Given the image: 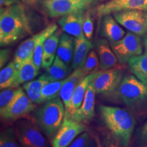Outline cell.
Instances as JSON below:
<instances>
[{
  "label": "cell",
  "mask_w": 147,
  "mask_h": 147,
  "mask_svg": "<svg viewBox=\"0 0 147 147\" xmlns=\"http://www.w3.org/2000/svg\"><path fill=\"white\" fill-rule=\"evenodd\" d=\"M33 23L24 3L0 9V45L7 47L32 34Z\"/></svg>",
  "instance_id": "6da1fadb"
},
{
  "label": "cell",
  "mask_w": 147,
  "mask_h": 147,
  "mask_svg": "<svg viewBox=\"0 0 147 147\" xmlns=\"http://www.w3.org/2000/svg\"><path fill=\"white\" fill-rule=\"evenodd\" d=\"M99 110L104 123L117 145L120 147L127 146L136 125L133 115L127 110L119 107L100 106Z\"/></svg>",
  "instance_id": "7a4b0ae2"
},
{
  "label": "cell",
  "mask_w": 147,
  "mask_h": 147,
  "mask_svg": "<svg viewBox=\"0 0 147 147\" xmlns=\"http://www.w3.org/2000/svg\"><path fill=\"white\" fill-rule=\"evenodd\" d=\"M65 108L59 97L45 102L34 113L37 125L49 138H53L65 119Z\"/></svg>",
  "instance_id": "3957f363"
},
{
  "label": "cell",
  "mask_w": 147,
  "mask_h": 147,
  "mask_svg": "<svg viewBox=\"0 0 147 147\" xmlns=\"http://www.w3.org/2000/svg\"><path fill=\"white\" fill-rule=\"evenodd\" d=\"M123 102L131 108H136L147 103V86L133 75L123 78L118 89Z\"/></svg>",
  "instance_id": "277c9868"
},
{
  "label": "cell",
  "mask_w": 147,
  "mask_h": 147,
  "mask_svg": "<svg viewBox=\"0 0 147 147\" xmlns=\"http://www.w3.org/2000/svg\"><path fill=\"white\" fill-rule=\"evenodd\" d=\"M14 129L23 147H51L36 121L20 119L14 123Z\"/></svg>",
  "instance_id": "5b68a950"
},
{
  "label": "cell",
  "mask_w": 147,
  "mask_h": 147,
  "mask_svg": "<svg viewBox=\"0 0 147 147\" xmlns=\"http://www.w3.org/2000/svg\"><path fill=\"white\" fill-rule=\"evenodd\" d=\"M110 47L121 64L128 63L130 59L142 54L143 45L140 37L132 32L127 33L118 42L110 43Z\"/></svg>",
  "instance_id": "8992f818"
},
{
  "label": "cell",
  "mask_w": 147,
  "mask_h": 147,
  "mask_svg": "<svg viewBox=\"0 0 147 147\" xmlns=\"http://www.w3.org/2000/svg\"><path fill=\"white\" fill-rule=\"evenodd\" d=\"M117 23L128 29L130 32L145 36L147 34V24L145 11L127 10L119 11L113 14Z\"/></svg>",
  "instance_id": "52a82bcc"
},
{
  "label": "cell",
  "mask_w": 147,
  "mask_h": 147,
  "mask_svg": "<svg viewBox=\"0 0 147 147\" xmlns=\"http://www.w3.org/2000/svg\"><path fill=\"white\" fill-rule=\"evenodd\" d=\"M34 103L29 99L23 89L18 88L15 96L8 107L1 113V118L5 120L16 121L22 119L33 111Z\"/></svg>",
  "instance_id": "ba28073f"
},
{
  "label": "cell",
  "mask_w": 147,
  "mask_h": 147,
  "mask_svg": "<svg viewBox=\"0 0 147 147\" xmlns=\"http://www.w3.org/2000/svg\"><path fill=\"white\" fill-rule=\"evenodd\" d=\"M123 80V71L118 68L97 71L93 80L97 94L111 93L118 89Z\"/></svg>",
  "instance_id": "9c48e42d"
},
{
  "label": "cell",
  "mask_w": 147,
  "mask_h": 147,
  "mask_svg": "<svg viewBox=\"0 0 147 147\" xmlns=\"http://www.w3.org/2000/svg\"><path fill=\"white\" fill-rule=\"evenodd\" d=\"M84 123L69 119H64L63 123L53 138L51 147H67L85 131Z\"/></svg>",
  "instance_id": "30bf717a"
},
{
  "label": "cell",
  "mask_w": 147,
  "mask_h": 147,
  "mask_svg": "<svg viewBox=\"0 0 147 147\" xmlns=\"http://www.w3.org/2000/svg\"><path fill=\"white\" fill-rule=\"evenodd\" d=\"M139 10L147 11V0H110L95 8V13L99 17L113 14L119 11Z\"/></svg>",
  "instance_id": "8fae6325"
},
{
  "label": "cell",
  "mask_w": 147,
  "mask_h": 147,
  "mask_svg": "<svg viewBox=\"0 0 147 147\" xmlns=\"http://www.w3.org/2000/svg\"><path fill=\"white\" fill-rule=\"evenodd\" d=\"M42 5L51 18L61 17L77 12H84L87 8L73 0H42Z\"/></svg>",
  "instance_id": "7c38bea8"
},
{
  "label": "cell",
  "mask_w": 147,
  "mask_h": 147,
  "mask_svg": "<svg viewBox=\"0 0 147 147\" xmlns=\"http://www.w3.org/2000/svg\"><path fill=\"white\" fill-rule=\"evenodd\" d=\"M95 93H96L92 81L88 87L81 106L69 119L81 123L91 120L95 115Z\"/></svg>",
  "instance_id": "4fadbf2b"
},
{
  "label": "cell",
  "mask_w": 147,
  "mask_h": 147,
  "mask_svg": "<svg viewBox=\"0 0 147 147\" xmlns=\"http://www.w3.org/2000/svg\"><path fill=\"white\" fill-rule=\"evenodd\" d=\"M95 74H96V72L91 74H89L84 77V78L78 84L74 92L72 97H71L68 108L65 109V119H70L71 116L76 113L81 106L88 87L94 79Z\"/></svg>",
  "instance_id": "5bb4252c"
},
{
  "label": "cell",
  "mask_w": 147,
  "mask_h": 147,
  "mask_svg": "<svg viewBox=\"0 0 147 147\" xmlns=\"http://www.w3.org/2000/svg\"><path fill=\"white\" fill-rule=\"evenodd\" d=\"M84 14V12H77L61 16L57 23L64 32L78 38L84 35L82 30Z\"/></svg>",
  "instance_id": "9a60e30c"
},
{
  "label": "cell",
  "mask_w": 147,
  "mask_h": 147,
  "mask_svg": "<svg viewBox=\"0 0 147 147\" xmlns=\"http://www.w3.org/2000/svg\"><path fill=\"white\" fill-rule=\"evenodd\" d=\"M97 56L100 61L101 70L115 68L118 63L117 56L106 39H99L95 44Z\"/></svg>",
  "instance_id": "2e32d148"
},
{
  "label": "cell",
  "mask_w": 147,
  "mask_h": 147,
  "mask_svg": "<svg viewBox=\"0 0 147 147\" xmlns=\"http://www.w3.org/2000/svg\"><path fill=\"white\" fill-rule=\"evenodd\" d=\"M101 35L106 38L110 43H114L122 39L125 36V32L112 14H107L102 17Z\"/></svg>",
  "instance_id": "e0dca14e"
},
{
  "label": "cell",
  "mask_w": 147,
  "mask_h": 147,
  "mask_svg": "<svg viewBox=\"0 0 147 147\" xmlns=\"http://www.w3.org/2000/svg\"><path fill=\"white\" fill-rule=\"evenodd\" d=\"M93 48L91 42L84 35L74 39V51L72 59L71 68L74 70L83 67L88 55Z\"/></svg>",
  "instance_id": "ac0fdd59"
},
{
  "label": "cell",
  "mask_w": 147,
  "mask_h": 147,
  "mask_svg": "<svg viewBox=\"0 0 147 147\" xmlns=\"http://www.w3.org/2000/svg\"><path fill=\"white\" fill-rule=\"evenodd\" d=\"M84 77L85 76H84L82 68H78L74 70L73 72L65 78L59 93V96L63 101L65 109L68 108L74 92Z\"/></svg>",
  "instance_id": "d6986e66"
},
{
  "label": "cell",
  "mask_w": 147,
  "mask_h": 147,
  "mask_svg": "<svg viewBox=\"0 0 147 147\" xmlns=\"http://www.w3.org/2000/svg\"><path fill=\"white\" fill-rule=\"evenodd\" d=\"M62 33L61 30L57 29L55 33L49 37L44 44L43 57L42 67L47 69L52 65L56 57L57 48Z\"/></svg>",
  "instance_id": "ffe728a7"
},
{
  "label": "cell",
  "mask_w": 147,
  "mask_h": 147,
  "mask_svg": "<svg viewBox=\"0 0 147 147\" xmlns=\"http://www.w3.org/2000/svg\"><path fill=\"white\" fill-rule=\"evenodd\" d=\"M39 74V69L37 68L33 60V55L27 59L18 68V75L16 82L12 87L18 88L22 84L33 80Z\"/></svg>",
  "instance_id": "44dd1931"
},
{
  "label": "cell",
  "mask_w": 147,
  "mask_h": 147,
  "mask_svg": "<svg viewBox=\"0 0 147 147\" xmlns=\"http://www.w3.org/2000/svg\"><path fill=\"white\" fill-rule=\"evenodd\" d=\"M58 29L57 25L55 23H51L45 27L43 30L40 32V36L38 38L36 45L35 46L34 53H33V60L37 68L40 70L42 64L43 57L44 44L46 40L55 33Z\"/></svg>",
  "instance_id": "7402d4cb"
},
{
  "label": "cell",
  "mask_w": 147,
  "mask_h": 147,
  "mask_svg": "<svg viewBox=\"0 0 147 147\" xmlns=\"http://www.w3.org/2000/svg\"><path fill=\"white\" fill-rule=\"evenodd\" d=\"M39 36L40 32L37 33V34L33 35L29 38L24 40L18 47L15 53H14V61L16 64L17 69L27 59L32 56L35 46L36 45V42L38 41Z\"/></svg>",
  "instance_id": "603a6c76"
},
{
  "label": "cell",
  "mask_w": 147,
  "mask_h": 147,
  "mask_svg": "<svg viewBox=\"0 0 147 147\" xmlns=\"http://www.w3.org/2000/svg\"><path fill=\"white\" fill-rule=\"evenodd\" d=\"M69 73L67 64L57 55L53 64L47 69V72L45 74L49 82H53L64 80L68 77Z\"/></svg>",
  "instance_id": "cb8c5ba5"
},
{
  "label": "cell",
  "mask_w": 147,
  "mask_h": 147,
  "mask_svg": "<svg viewBox=\"0 0 147 147\" xmlns=\"http://www.w3.org/2000/svg\"><path fill=\"white\" fill-rule=\"evenodd\" d=\"M74 51V39L67 34H62L57 48V55L67 65L72 61Z\"/></svg>",
  "instance_id": "d4e9b609"
},
{
  "label": "cell",
  "mask_w": 147,
  "mask_h": 147,
  "mask_svg": "<svg viewBox=\"0 0 147 147\" xmlns=\"http://www.w3.org/2000/svg\"><path fill=\"white\" fill-rule=\"evenodd\" d=\"M49 82L45 74H42L38 79L27 82L23 85V89L26 92L31 100L34 104H39L42 90L46 84Z\"/></svg>",
  "instance_id": "484cf974"
},
{
  "label": "cell",
  "mask_w": 147,
  "mask_h": 147,
  "mask_svg": "<svg viewBox=\"0 0 147 147\" xmlns=\"http://www.w3.org/2000/svg\"><path fill=\"white\" fill-rule=\"evenodd\" d=\"M128 63L134 76L147 86V53L130 59Z\"/></svg>",
  "instance_id": "4316f807"
},
{
  "label": "cell",
  "mask_w": 147,
  "mask_h": 147,
  "mask_svg": "<svg viewBox=\"0 0 147 147\" xmlns=\"http://www.w3.org/2000/svg\"><path fill=\"white\" fill-rule=\"evenodd\" d=\"M18 75V69L14 61H11L0 71V88L12 87L16 82Z\"/></svg>",
  "instance_id": "83f0119b"
},
{
  "label": "cell",
  "mask_w": 147,
  "mask_h": 147,
  "mask_svg": "<svg viewBox=\"0 0 147 147\" xmlns=\"http://www.w3.org/2000/svg\"><path fill=\"white\" fill-rule=\"evenodd\" d=\"M65 80V79L57 81L49 82L46 84L42 90L39 104L45 103L59 96L61 89L64 84Z\"/></svg>",
  "instance_id": "f1b7e54d"
},
{
  "label": "cell",
  "mask_w": 147,
  "mask_h": 147,
  "mask_svg": "<svg viewBox=\"0 0 147 147\" xmlns=\"http://www.w3.org/2000/svg\"><path fill=\"white\" fill-rule=\"evenodd\" d=\"M0 147H23L16 136L14 127H7L1 132Z\"/></svg>",
  "instance_id": "f546056e"
},
{
  "label": "cell",
  "mask_w": 147,
  "mask_h": 147,
  "mask_svg": "<svg viewBox=\"0 0 147 147\" xmlns=\"http://www.w3.org/2000/svg\"><path fill=\"white\" fill-rule=\"evenodd\" d=\"M100 67V61H99L97 54L93 50L90 51L88 55L87 59L82 67V72L84 76L97 72L96 70Z\"/></svg>",
  "instance_id": "4dcf8cb0"
},
{
  "label": "cell",
  "mask_w": 147,
  "mask_h": 147,
  "mask_svg": "<svg viewBox=\"0 0 147 147\" xmlns=\"http://www.w3.org/2000/svg\"><path fill=\"white\" fill-rule=\"evenodd\" d=\"M18 88L8 87L1 89L0 93V113H2L5 108L8 107L14 97L15 96Z\"/></svg>",
  "instance_id": "1f68e13d"
},
{
  "label": "cell",
  "mask_w": 147,
  "mask_h": 147,
  "mask_svg": "<svg viewBox=\"0 0 147 147\" xmlns=\"http://www.w3.org/2000/svg\"><path fill=\"white\" fill-rule=\"evenodd\" d=\"M67 147H98L95 140L87 132H84L76 138Z\"/></svg>",
  "instance_id": "d6a6232c"
},
{
  "label": "cell",
  "mask_w": 147,
  "mask_h": 147,
  "mask_svg": "<svg viewBox=\"0 0 147 147\" xmlns=\"http://www.w3.org/2000/svg\"><path fill=\"white\" fill-rule=\"evenodd\" d=\"M82 30L84 36L89 40H91L93 34V19L89 11L84 14Z\"/></svg>",
  "instance_id": "836d02e7"
},
{
  "label": "cell",
  "mask_w": 147,
  "mask_h": 147,
  "mask_svg": "<svg viewBox=\"0 0 147 147\" xmlns=\"http://www.w3.org/2000/svg\"><path fill=\"white\" fill-rule=\"evenodd\" d=\"M10 54V49H1V51H0V67H1V69H2V67H4V65L8 62Z\"/></svg>",
  "instance_id": "e575fe53"
},
{
  "label": "cell",
  "mask_w": 147,
  "mask_h": 147,
  "mask_svg": "<svg viewBox=\"0 0 147 147\" xmlns=\"http://www.w3.org/2000/svg\"><path fill=\"white\" fill-rule=\"evenodd\" d=\"M73 1L79 3V4L83 5V6L88 9L91 5L95 4L98 0H73Z\"/></svg>",
  "instance_id": "d590c367"
},
{
  "label": "cell",
  "mask_w": 147,
  "mask_h": 147,
  "mask_svg": "<svg viewBox=\"0 0 147 147\" xmlns=\"http://www.w3.org/2000/svg\"><path fill=\"white\" fill-rule=\"evenodd\" d=\"M23 3L20 2L18 0H0V5L1 8H5V7H9L11 5Z\"/></svg>",
  "instance_id": "8d00e7d4"
},
{
  "label": "cell",
  "mask_w": 147,
  "mask_h": 147,
  "mask_svg": "<svg viewBox=\"0 0 147 147\" xmlns=\"http://www.w3.org/2000/svg\"><path fill=\"white\" fill-rule=\"evenodd\" d=\"M140 138L143 142L147 144V121L140 131Z\"/></svg>",
  "instance_id": "74e56055"
},
{
  "label": "cell",
  "mask_w": 147,
  "mask_h": 147,
  "mask_svg": "<svg viewBox=\"0 0 147 147\" xmlns=\"http://www.w3.org/2000/svg\"><path fill=\"white\" fill-rule=\"evenodd\" d=\"M20 2L24 3V4H34V3H36L37 1H40V0H18Z\"/></svg>",
  "instance_id": "f35d334b"
},
{
  "label": "cell",
  "mask_w": 147,
  "mask_h": 147,
  "mask_svg": "<svg viewBox=\"0 0 147 147\" xmlns=\"http://www.w3.org/2000/svg\"><path fill=\"white\" fill-rule=\"evenodd\" d=\"M144 45L145 47V52L147 53V34L144 37Z\"/></svg>",
  "instance_id": "ab89813d"
},
{
  "label": "cell",
  "mask_w": 147,
  "mask_h": 147,
  "mask_svg": "<svg viewBox=\"0 0 147 147\" xmlns=\"http://www.w3.org/2000/svg\"><path fill=\"white\" fill-rule=\"evenodd\" d=\"M108 147H118V146H116V145H114V144H110Z\"/></svg>",
  "instance_id": "60d3db41"
},
{
  "label": "cell",
  "mask_w": 147,
  "mask_h": 147,
  "mask_svg": "<svg viewBox=\"0 0 147 147\" xmlns=\"http://www.w3.org/2000/svg\"><path fill=\"white\" fill-rule=\"evenodd\" d=\"M146 12V24H147V11H145Z\"/></svg>",
  "instance_id": "b9f144b4"
},
{
  "label": "cell",
  "mask_w": 147,
  "mask_h": 147,
  "mask_svg": "<svg viewBox=\"0 0 147 147\" xmlns=\"http://www.w3.org/2000/svg\"><path fill=\"white\" fill-rule=\"evenodd\" d=\"M145 147H147V146H145Z\"/></svg>",
  "instance_id": "7bdbcfd3"
}]
</instances>
